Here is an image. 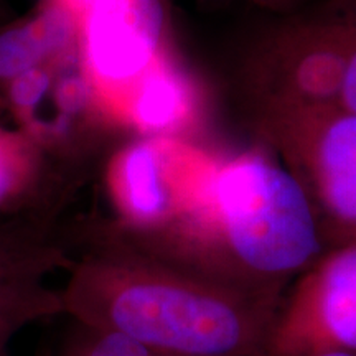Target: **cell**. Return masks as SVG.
Here are the masks:
<instances>
[{
    "mask_svg": "<svg viewBox=\"0 0 356 356\" xmlns=\"http://www.w3.org/2000/svg\"><path fill=\"white\" fill-rule=\"evenodd\" d=\"M68 270L63 315L175 356H264L284 299L163 259L104 229Z\"/></svg>",
    "mask_w": 356,
    "mask_h": 356,
    "instance_id": "cell-1",
    "label": "cell"
},
{
    "mask_svg": "<svg viewBox=\"0 0 356 356\" xmlns=\"http://www.w3.org/2000/svg\"><path fill=\"white\" fill-rule=\"evenodd\" d=\"M129 244L233 286L279 297L327 252L304 188L259 149L218 155L170 228Z\"/></svg>",
    "mask_w": 356,
    "mask_h": 356,
    "instance_id": "cell-2",
    "label": "cell"
},
{
    "mask_svg": "<svg viewBox=\"0 0 356 356\" xmlns=\"http://www.w3.org/2000/svg\"><path fill=\"white\" fill-rule=\"evenodd\" d=\"M256 101L257 139L304 188L327 251L356 243V113L270 95Z\"/></svg>",
    "mask_w": 356,
    "mask_h": 356,
    "instance_id": "cell-3",
    "label": "cell"
},
{
    "mask_svg": "<svg viewBox=\"0 0 356 356\" xmlns=\"http://www.w3.org/2000/svg\"><path fill=\"white\" fill-rule=\"evenodd\" d=\"M216 157L186 137L139 136L126 142L106 163L115 221L104 229L131 243L162 234L186 210Z\"/></svg>",
    "mask_w": 356,
    "mask_h": 356,
    "instance_id": "cell-4",
    "label": "cell"
},
{
    "mask_svg": "<svg viewBox=\"0 0 356 356\" xmlns=\"http://www.w3.org/2000/svg\"><path fill=\"white\" fill-rule=\"evenodd\" d=\"M78 20V47L115 129L134 88L168 55L167 0H61Z\"/></svg>",
    "mask_w": 356,
    "mask_h": 356,
    "instance_id": "cell-5",
    "label": "cell"
},
{
    "mask_svg": "<svg viewBox=\"0 0 356 356\" xmlns=\"http://www.w3.org/2000/svg\"><path fill=\"white\" fill-rule=\"evenodd\" d=\"M2 95L15 127L51 160L78 162L115 129L97 101L78 44L15 78Z\"/></svg>",
    "mask_w": 356,
    "mask_h": 356,
    "instance_id": "cell-6",
    "label": "cell"
},
{
    "mask_svg": "<svg viewBox=\"0 0 356 356\" xmlns=\"http://www.w3.org/2000/svg\"><path fill=\"white\" fill-rule=\"evenodd\" d=\"M356 351V243L328 249L280 302L264 356Z\"/></svg>",
    "mask_w": 356,
    "mask_h": 356,
    "instance_id": "cell-7",
    "label": "cell"
},
{
    "mask_svg": "<svg viewBox=\"0 0 356 356\" xmlns=\"http://www.w3.org/2000/svg\"><path fill=\"white\" fill-rule=\"evenodd\" d=\"M71 264L63 246L40 221L0 226V356L30 325L63 315L60 289L50 275Z\"/></svg>",
    "mask_w": 356,
    "mask_h": 356,
    "instance_id": "cell-8",
    "label": "cell"
},
{
    "mask_svg": "<svg viewBox=\"0 0 356 356\" xmlns=\"http://www.w3.org/2000/svg\"><path fill=\"white\" fill-rule=\"evenodd\" d=\"M197 88L168 53L134 88L124 108L121 126L137 136H173L193 126L198 118Z\"/></svg>",
    "mask_w": 356,
    "mask_h": 356,
    "instance_id": "cell-9",
    "label": "cell"
},
{
    "mask_svg": "<svg viewBox=\"0 0 356 356\" xmlns=\"http://www.w3.org/2000/svg\"><path fill=\"white\" fill-rule=\"evenodd\" d=\"M312 40L315 97L356 113V6L325 3L315 12Z\"/></svg>",
    "mask_w": 356,
    "mask_h": 356,
    "instance_id": "cell-10",
    "label": "cell"
},
{
    "mask_svg": "<svg viewBox=\"0 0 356 356\" xmlns=\"http://www.w3.org/2000/svg\"><path fill=\"white\" fill-rule=\"evenodd\" d=\"M74 44L76 15L61 0H42L33 13L0 30V89Z\"/></svg>",
    "mask_w": 356,
    "mask_h": 356,
    "instance_id": "cell-11",
    "label": "cell"
},
{
    "mask_svg": "<svg viewBox=\"0 0 356 356\" xmlns=\"http://www.w3.org/2000/svg\"><path fill=\"white\" fill-rule=\"evenodd\" d=\"M51 159L20 129L0 126V215L38 203Z\"/></svg>",
    "mask_w": 356,
    "mask_h": 356,
    "instance_id": "cell-12",
    "label": "cell"
},
{
    "mask_svg": "<svg viewBox=\"0 0 356 356\" xmlns=\"http://www.w3.org/2000/svg\"><path fill=\"white\" fill-rule=\"evenodd\" d=\"M60 356H175L145 346L119 333L74 323Z\"/></svg>",
    "mask_w": 356,
    "mask_h": 356,
    "instance_id": "cell-13",
    "label": "cell"
},
{
    "mask_svg": "<svg viewBox=\"0 0 356 356\" xmlns=\"http://www.w3.org/2000/svg\"><path fill=\"white\" fill-rule=\"evenodd\" d=\"M305 356H356V351L346 350H330V351H317V353H310Z\"/></svg>",
    "mask_w": 356,
    "mask_h": 356,
    "instance_id": "cell-14",
    "label": "cell"
},
{
    "mask_svg": "<svg viewBox=\"0 0 356 356\" xmlns=\"http://www.w3.org/2000/svg\"><path fill=\"white\" fill-rule=\"evenodd\" d=\"M249 2H252V3H257V6H262V7H273V8H279V7L286 6V3L291 2V0H249Z\"/></svg>",
    "mask_w": 356,
    "mask_h": 356,
    "instance_id": "cell-15",
    "label": "cell"
},
{
    "mask_svg": "<svg viewBox=\"0 0 356 356\" xmlns=\"http://www.w3.org/2000/svg\"><path fill=\"white\" fill-rule=\"evenodd\" d=\"M327 2H333V3H348V6H356V0H327Z\"/></svg>",
    "mask_w": 356,
    "mask_h": 356,
    "instance_id": "cell-16",
    "label": "cell"
}]
</instances>
